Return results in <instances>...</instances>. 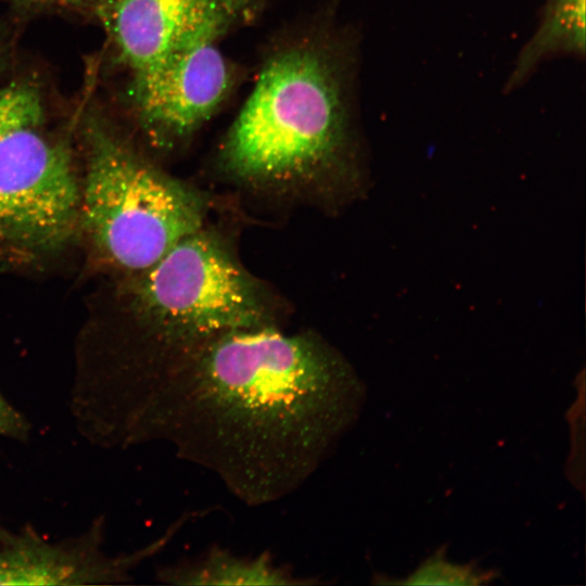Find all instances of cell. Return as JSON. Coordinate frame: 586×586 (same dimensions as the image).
I'll return each mask as SVG.
<instances>
[{"mask_svg": "<svg viewBox=\"0 0 586 586\" xmlns=\"http://www.w3.org/2000/svg\"><path fill=\"white\" fill-rule=\"evenodd\" d=\"M81 183L69 151L22 128L0 140V249L21 257L56 253L80 227Z\"/></svg>", "mask_w": 586, "mask_h": 586, "instance_id": "5", "label": "cell"}, {"mask_svg": "<svg viewBox=\"0 0 586 586\" xmlns=\"http://www.w3.org/2000/svg\"><path fill=\"white\" fill-rule=\"evenodd\" d=\"M53 1H77V0H53Z\"/></svg>", "mask_w": 586, "mask_h": 586, "instance_id": "13", "label": "cell"}, {"mask_svg": "<svg viewBox=\"0 0 586 586\" xmlns=\"http://www.w3.org/2000/svg\"><path fill=\"white\" fill-rule=\"evenodd\" d=\"M157 577L169 585L282 586L309 585L317 579L298 577L276 563L268 552L255 557L234 555L212 547L196 560L162 568Z\"/></svg>", "mask_w": 586, "mask_h": 586, "instance_id": "9", "label": "cell"}, {"mask_svg": "<svg viewBox=\"0 0 586 586\" xmlns=\"http://www.w3.org/2000/svg\"><path fill=\"white\" fill-rule=\"evenodd\" d=\"M474 578H480L473 569L451 565L437 559L429 560L413 575L410 584H473Z\"/></svg>", "mask_w": 586, "mask_h": 586, "instance_id": "11", "label": "cell"}, {"mask_svg": "<svg viewBox=\"0 0 586 586\" xmlns=\"http://www.w3.org/2000/svg\"><path fill=\"white\" fill-rule=\"evenodd\" d=\"M207 0H109L100 13L133 79L166 60Z\"/></svg>", "mask_w": 586, "mask_h": 586, "instance_id": "7", "label": "cell"}, {"mask_svg": "<svg viewBox=\"0 0 586 586\" xmlns=\"http://www.w3.org/2000/svg\"><path fill=\"white\" fill-rule=\"evenodd\" d=\"M80 227L111 265L145 270L202 228L204 202L141 158L100 120L86 125Z\"/></svg>", "mask_w": 586, "mask_h": 586, "instance_id": "3", "label": "cell"}, {"mask_svg": "<svg viewBox=\"0 0 586 586\" xmlns=\"http://www.w3.org/2000/svg\"><path fill=\"white\" fill-rule=\"evenodd\" d=\"M293 44L272 54L229 128L222 161L237 177L282 182L354 150V51Z\"/></svg>", "mask_w": 586, "mask_h": 586, "instance_id": "2", "label": "cell"}, {"mask_svg": "<svg viewBox=\"0 0 586 586\" xmlns=\"http://www.w3.org/2000/svg\"><path fill=\"white\" fill-rule=\"evenodd\" d=\"M366 387L333 348L260 326L184 360L132 423L123 449L163 443L247 506L303 486L360 416Z\"/></svg>", "mask_w": 586, "mask_h": 586, "instance_id": "1", "label": "cell"}, {"mask_svg": "<svg viewBox=\"0 0 586 586\" xmlns=\"http://www.w3.org/2000/svg\"><path fill=\"white\" fill-rule=\"evenodd\" d=\"M259 0H207L154 72L133 79L143 126L161 143L184 140L229 94L233 75L220 39L256 12Z\"/></svg>", "mask_w": 586, "mask_h": 586, "instance_id": "4", "label": "cell"}, {"mask_svg": "<svg viewBox=\"0 0 586 586\" xmlns=\"http://www.w3.org/2000/svg\"><path fill=\"white\" fill-rule=\"evenodd\" d=\"M30 431L28 419L0 391V437L24 442Z\"/></svg>", "mask_w": 586, "mask_h": 586, "instance_id": "12", "label": "cell"}, {"mask_svg": "<svg viewBox=\"0 0 586 586\" xmlns=\"http://www.w3.org/2000/svg\"><path fill=\"white\" fill-rule=\"evenodd\" d=\"M42 119L38 93L25 86L0 88V140L22 128L36 127Z\"/></svg>", "mask_w": 586, "mask_h": 586, "instance_id": "10", "label": "cell"}, {"mask_svg": "<svg viewBox=\"0 0 586 586\" xmlns=\"http://www.w3.org/2000/svg\"><path fill=\"white\" fill-rule=\"evenodd\" d=\"M132 552L109 555L99 519L80 535L60 542L30 526L0 525V585H104L126 582L144 559L156 553L179 528Z\"/></svg>", "mask_w": 586, "mask_h": 586, "instance_id": "6", "label": "cell"}, {"mask_svg": "<svg viewBox=\"0 0 586 586\" xmlns=\"http://www.w3.org/2000/svg\"><path fill=\"white\" fill-rule=\"evenodd\" d=\"M585 56V0H546L535 31L519 51L504 91L525 85L540 64Z\"/></svg>", "mask_w": 586, "mask_h": 586, "instance_id": "8", "label": "cell"}]
</instances>
